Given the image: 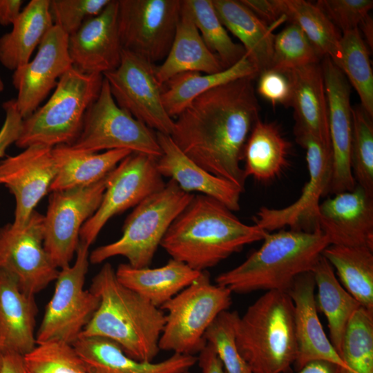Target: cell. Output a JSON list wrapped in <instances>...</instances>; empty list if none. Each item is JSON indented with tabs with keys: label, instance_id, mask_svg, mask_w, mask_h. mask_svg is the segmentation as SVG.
<instances>
[{
	"label": "cell",
	"instance_id": "6da1fadb",
	"mask_svg": "<svg viewBox=\"0 0 373 373\" xmlns=\"http://www.w3.org/2000/svg\"><path fill=\"white\" fill-rule=\"evenodd\" d=\"M253 78H242L197 97L176 117L171 137L208 172L245 190L240 166L249 135L259 119Z\"/></svg>",
	"mask_w": 373,
	"mask_h": 373
},
{
	"label": "cell",
	"instance_id": "7a4b0ae2",
	"mask_svg": "<svg viewBox=\"0 0 373 373\" xmlns=\"http://www.w3.org/2000/svg\"><path fill=\"white\" fill-rule=\"evenodd\" d=\"M268 233L242 222L216 199L198 194L171 224L160 246L171 258L201 272Z\"/></svg>",
	"mask_w": 373,
	"mask_h": 373
},
{
	"label": "cell",
	"instance_id": "3957f363",
	"mask_svg": "<svg viewBox=\"0 0 373 373\" xmlns=\"http://www.w3.org/2000/svg\"><path fill=\"white\" fill-rule=\"evenodd\" d=\"M89 289L99 298V304L79 337L106 338L135 360L153 361L160 351L163 310L122 285L109 262L93 278Z\"/></svg>",
	"mask_w": 373,
	"mask_h": 373
},
{
	"label": "cell",
	"instance_id": "277c9868",
	"mask_svg": "<svg viewBox=\"0 0 373 373\" xmlns=\"http://www.w3.org/2000/svg\"><path fill=\"white\" fill-rule=\"evenodd\" d=\"M329 245L320 229L269 233L258 250L238 266L220 274L216 284L236 294L258 290L287 292L298 276L312 271Z\"/></svg>",
	"mask_w": 373,
	"mask_h": 373
},
{
	"label": "cell",
	"instance_id": "5b68a950",
	"mask_svg": "<svg viewBox=\"0 0 373 373\" xmlns=\"http://www.w3.org/2000/svg\"><path fill=\"white\" fill-rule=\"evenodd\" d=\"M237 349L253 373H287L294 364L297 344L294 307L287 292L268 291L239 315Z\"/></svg>",
	"mask_w": 373,
	"mask_h": 373
},
{
	"label": "cell",
	"instance_id": "8992f818",
	"mask_svg": "<svg viewBox=\"0 0 373 373\" xmlns=\"http://www.w3.org/2000/svg\"><path fill=\"white\" fill-rule=\"evenodd\" d=\"M104 76L86 74L72 67L59 79L51 97L23 119L15 142L26 149L41 144L50 147L71 145L82 131L85 115L97 98Z\"/></svg>",
	"mask_w": 373,
	"mask_h": 373
},
{
	"label": "cell",
	"instance_id": "52a82bcc",
	"mask_svg": "<svg viewBox=\"0 0 373 373\" xmlns=\"http://www.w3.org/2000/svg\"><path fill=\"white\" fill-rule=\"evenodd\" d=\"M193 196L169 180L135 207L124 223L120 238L93 250L89 262L99 264L121 256L133 267H149L171 224Z\"/></svg>",
	"mask_w": 373,
	"mask_h": 373
},
{
	"label": "cell",
	"instance_id": "ba28073f",
	"mask_svg": "<svg viewBox=\"0 0 373 373\" xmlns=\"http://www.w3.org/2000/svg\"><path fill=\"white\" fill-rule=\"evenodd\" d=\"M231 292L211 283L207 271L166 303L165 323L159 341L160 350L195 356L207 344L204 334L222 312L232 304Z\"/></svg>",
	"mask_w": 373,
	"mask_h": 373
},
{
	"label": "cell",
	"instance_id": "9c48e42d",
	"mask_svg": "<svg viewBox=\"0 0 373 373\" xmlns=\"http://www.w3.org/2000/svg\"><path fill=\"white\" fill-rule=\"evenodd\" d=\"M88 249L80 242L75 263L59 269L54 294L36 333L37 344L57 340L72 345L97 310L99 298L84 289L90 262Z\"/></svg>",
	"mask_w": 373,
	"mask_h": 373
},
{
	"label": "cell",
	"instance_id": "30bf717a",
	"mask_svg": "<svg viewBox=\"0 0 373 373\" xmlns=\"http://www.w3.org/2000/svg\"><path fill=\"white\" fill-rule=\"evenodd\" d=\"M68 146L93 153L125 149L156 158L162 155L156 132L117 104L104 77L97 98L85 115L79 135Z\"/></svg>",
	"mask_w": 373,
	"mask_h": 373
},
{
	"label": "cell",
	"instance_id": "8fae6325",
	"mask_svg": "<svg viewBox=\"0 0 373 373\" xmlns=\"http://www.w3.org/2000/svg\"><path fill=\"white\" fill-rule=\"evenodd\" d=\"M118 28L123 49L155 62L171 47L182 0H117Z\"/></svg>",
	"mask_w": 373,
	"mask_h": 373
},
{
	"label": "cell",
	"instance_id": "7c38bea8",
	"mask_svg": "<svg viewBox=\"0 0 373 373\" xmlns=\"http://www.w3.org/2000/svg\"><path fill=\"white\" fill-rule=\"evenodd\" d=\"M156 161V157L132 153L106 175L101 203L80 230L81 242L90 247L112 217L135 207L165 186Z\"/></svg>",
	"mask_w": 373,
	"mask_h": 373
},
{
	"label": "cell",
	"instance_id": "4fadbf2b",
	"mask_svg": "<svg viewBox=\"0 0 373 373\" xmlns=\"http://www.w3.org/2000/svg\"><path fill=\"white\" fill-rule=\"evenodd\" d=\"M156 65L123 49L119 66L103 75L117 104L156 132L171 135L174 119L162 102L163 85L156 77Z\"/></svg>",
	"mask_w": 373,
	"mask_h": 373
},
{
	"label": "cell",
	"instance_id": "5bb4252c",
	"mask_svg": "<svg viewBox=\"0 0 373 373\" xmlns=\"http://www.w3.org/2000/svg\"><path fill=\"white\" fill-rule=\"evenodd\" d=\"M106 178L89 186L52 192L44 216V246L59 269L70 265L76 254L80 230L102 200Z\"/></svg>",
	"mask_w": 373,
	"mask_h": 373
},
{
	"label": "cell",
	"instance_id": "9a60e30c",
	"mask_svg": "<svg viewBox=\"0 0 373 373\" xmlns=\"http://www.w3.org/2000/svg\"><path fill=\"white\" fill-rule=\"evenodd\" d=\"M296 140L306 150L309 180L292 204L280 209L263 207L256 212L254 224L269 233L286 227L305 232L319 229L320 200L328 193L331 179V151L309 135Z\"/></svg>",
	"mask_w": 373,
	"mask_h": 373
},
{
	"label": "cell",
	"instance_id": "2e32d148",
	"mask_svg": "<svg viewBox=\"0 0 373 373\" xmlns=\"http://www.w3.org/2000/svg\"><path fill=\"white\" fill-rule=\"evenodd\" d=\"M0 270L33 295L56 280L59 269L44 246V215L35 210L21 227L12 223L0 227Z\"/></svg>",
	"mask_w": 373,
	"mask_h": 373
},
{
	"label": "cell",
	"instance_id": "e0dca14e",
	"mask_svg": "<svg viewBox=\"0 0 373 373\" xmlns=\"http://www.w3.org/2000/svg\"><path fill=\"white\" fill-rule=\"evenodd\" d=\"M328 109L332 173L328 193L352 191L356 185L351 168L352 135L350 86L329 57L321 64Z\"/></svg>",
	"mask_w": 373,
	"mask_h": 373
},
{
	"label": "cell",
	"instance_id": "ac0fdd59",
	"mask_svg": "<svg viewBox=\"0 0 373 373\" xmlns=\"http://www.w3.org/2000/svg\"><path fill=\"white\" fill-rule=\"evenodd\" d=\"M68 36L53 25L38 46L35 57L13 71L15 99L23 119L32 114L55 88L59 78L73 66L68 52Z\"/></svg>",
	"mask_w": 373,
	"mask_h": 373
},
{
	"label": "cell",
	"instance_id": "d6986e66",
	"mask_svg": "<svg viewBox=\"0 0 373 373\" xmlns=\"http://www.w3.org/2000/svg\"><path fill=\"white\" fill-rule=\"evenodd\" d=\"M52 149L41 144L32 145L0 161V184L9 189L16 201L14 227L24 226L49 191L57 173Z\"/></svg>",
	"mask_w": 373,
	"mask_h": 373
},
{
	"label": "cell",
	"instance_id": "ffe728a7",
	"mask_svg": "<svg viewBox=\"0 0 373 373\" xmlns=\"http://www.w3.org/2000/svg\"><path fill=\"white\" fill-rule=\"evenodd\" d=\"M117 15V0H111L102 12L68 36V52L75 68L103 75L119 66L123 47Z\"/></svg>",
	"mask_w": 373,
	"mask_h": 373
},
{
	"label": "cell",
	"instance_id": "44dd1931",
	"mask_svg": "<svg viewBox=\"0 0 373 373\" xmlns=\"http://www.w3.org/2000/svg\"><path fill=\"white\" fill-rule=\"evenodd\" d=\"M318 227L330 245L373 249V195L358 184L320 204Z\"/></svg>",
	"mask_w": 373,
	"mask_h": 373
},
{
	"label": "cell",
	"instance_id": "7402d4cb",
	"mask_svg": "<svg viewBox=\"0 0 373 373\" xmlns=\"http://www.w3.org/2000/svg\"><path fill=\"white\" fill-rule=\"evenodd\" d=\"M315 281L312 271L298 276L287 291L294 307L297 354L296 370L313 361H325L340 368L344 363L326 336L316 305Z\"/></svg>",
	"mask_w": 373,
	"mask_h": 373
},
{
	"label": "cell",
	"instance_id": "603a6c76",
	"mask_svg": "<svg viewBox=\"0 0 373 373\" xmlns=\"http://www.w3.org/2000/svg\"><path fill=\"white\" fill-rule=\"evenodd\" d=\"M162 150L156 166L163 177L169 178L186 193L198 192L216 199L232 211L240 209L243 191L235 184L218 177L189 158L170 135L156 132Z\"/></svg>",
	"mask_w": 373,
	"mask_h": 373
},
{
	"label": "cell",
	"instance_id": "cb8c5ba5",
	"mask_svg": "<svg viewBox=\"0 0 373 373\" xmlns=\"http://www.w3.org/2000/svg\"><path fill=\"white\" fill-rule=\"evenodd\" d=\"M72 345L88 373H186L197 363L196 356L175 353L160 362L139 361L99 336L79 337Z\"/></svg>",
	"mask_w": 373,
	"mask_h": 373
},
{
	"label": "cell",
	"instance_id": "d4e9b609",
	"mask_svg": "<svg viewBox=\"0 0 373 373\" xmlns=\"http://www.w3.org/2000/svg\"><path fill=\"white\" fill-rule=\"evenodd\" d=\"M285 74L291 86L289 106L294 111L295 136L309 135L330 149L327 102L321 65L310 64Z\"/></svg>",
	"mask_w": 373,
	"mask_h": 373
},
{
	"label": "cell",
	"instance_id": "484cf974",
	"mask_svg": "<svg viewBox=\"0 0 373 373\" xmlns=\"http://www.w3.org/2000/svg\"><path fill=\"white\" fill-rule=\"evenodd\" d=\"M38 307L35 295L23 291L17 280L0 270V352L24 356L37 345Z\"/></svg>",
	"mask_w": 373,
	"mask_h": 373
},
{
	"label": "cell",
	"instance_id": "4316f807",
	"mask_svg": "<svg viewBox=\"0 0 373 373\" xmlns=\"http://www.w3.org/2000/svg\"><path fill=\"white\" fill-rule=\"evenodd\" d=\"M224 69L218 56L207 47L182 0L180 17L170 50L162 64L155 67L159 83L164 85L175 75L184 72L212 74Z\"/></svg>",
	"mask_w": 373,
	"mask_h": 373
},
{
	"label": "cell",
	"instance_id": "83f0119b",
	"mask_svg": "<svg viewBox=\"0 0 373 373\" xmlns=\"http://www.w3.org/2000/svg\"><path fill=\"white\" fill-rule=\"evenodd\" d=\"M222 25L242 44L249 59L259 75L269 69L273 55L274 30L282 21L267 25L241 1L212 0Z\"/></svg>",
	"mask_w": 373,
	"mask_h": 373
},
{
	"label": "cell",
	"instance_id": "f1b7e54d",
	"mask_svg": "<svg viewBox=\"0 0 373 373\" xmlns=\"http://www.w3.org/2000/svg\"><path fill=\"white\" fill-rule=\"evenodd\" d=\"M117 280L154 306L161 308L200 274L186 264L170 259L157 268H135L122 263L115 270Z\"/></svg>",
	"mask_w": 373,
	"mask_h": 373
},
{
	"label": "cell",
	"instance_id": "f546056e",
	"mask_svg": "<svg viewBox=\"0 0 373 373\" xmlns=\"http://www.w3.org/2000/svg\"><path fill=\"white\" fill-rule=\"evenodd\" d=\"M57 173L49 191L83 187L93 184L106 176L132 152L125 149L93 153L77 151L68 145L52 149Z\"/></svg>",
	"mask_w": 373,
	"mask_h": 373
},
{
	"label": "cell",
	"instance_id": "4dcf8cb0",
	"mask_svg": "<svg viewBox=\"0 0 373 373\" xmlns=\"http://www.w3.org/2000/svg\"><path fill=\"white\" fill-rule=\"evenodd\" d=\"M50 0H31L22 8L12 28L0 37V63L15 70L30 60L47 32L53 26Z\"/></svg>",
	"mask_w": 373,
	"mask_h": 373
},
{
	"label": "cell",
	"instance_id": "1f68e13d",
	"mask_svg": "<svg viewBox=\"0 0 373 373\" xmlns=\"http://www.w3.org/2000/svg\"><path fill=\"white\" fill-rule=\"evenodd\" d=\"M258 76L257 68L246 54L234 65L216 73H182L163 85V105L171 118L177 117L193 100L204 93L239 79H255Z\"/></svg>",
	"mask_w": 373,
	"mask_h": 373
},
{
	"label": "cell",
	"instance_id": "d6a6232c",
	"mask_svg": "<svg viewBox=\"0 0 373 373\" xmlns=\"http://www.w3.org/2000/svg\"><path fill=\"white\" fill-rule=\"evenodd\" d=\"M290 143L276 124L256 121L243 151L244 172L260 182L276 178L287 166Z\"/></svg>",
	"mask_w": 373,
	"mask_h": 373
},
{
	"label": "cell",
	"instance_id": "836d02e7",
	"mask_svg": "<svg viewBox=\"0 0 373 373\" xmlns=\"http://www.w3.org/2000/svg\"><path fill=\"white\" fill-rule=\"evenodd\" d=\"M318 294L317 311L327 320L329 341L339 354L347 326L359 303L341 285L329 262L321 256L312 271Z\"/></svg>",
	"mask_w": 373,
	"mask_h": 373
},
{
	"label": "cell",
	"instance_id": "e575fe53",
	"mask_svg": "<svg viewBox=\"0 0 373 373\" xmlns=\"http://www.w3.org/2000/svg\"><path fill=\"white\" fill-rule=\"evenodd\" d=\"M344 288L361 305L373 312V249L329 245L322 252Z\"/></svg>",
	"mask_w": 373,
	"mask_h": 373
},
{
	"label": "cell",
	"instance_id": "d590c367",
	"mask_svg": "<svg viewBox=\"0 0 373 373\" xmlns=\"http://www.w3.org/2000/svg\"><path fill=\"white\" fill-rule=\"evenodd\" d=\"M286 21L297 25L324 57L337 66L341 35L337 28L316 5L304 0H280Z\"/></svg>",
	"mask_w": 373,
	"mask_h": 373
},
{
	"label": "cell",
	"instance_id": "8d00e7d4",
	"mask_svg": "<svg viewBox=\"0 0 373 373\" xmlns=\"http://www.w3.org/2000/svg\"><path fill=\"white\" fill-rule=\"evenodd\" d=\"M337 66L358 93L361 106L373 117V73L369 51L358 28L343 32Z\"/></svg>",
	"mask_w": 373,
	"mask_h": 373
},
{
	"label": "cell",
	"instance_id": "74e56055",
	"mask_svg": "<svg viewBox=\"0 0 373 373\" xmlns=\"http://www.w3.org/2000/svg\"><path fill=\"white\" fill-rule=\"evenodd\" d=\"M202 39L216 55L223 68L237 63L245 55L242 45L232 41L221 23L212 0H184Z\"/></svg>",
	"mask_w": 373,
	"mask_h": 373
},
{
	"label": "cell",
	"instance_id": "f35d334b",
	"mask_svg": "<svg viewBox=\"0 0 373 373\" xmlns=\"http://www.w3.org/2000/svg\"><path fill=\"white\" fill-rule=\"evenodd\" d=\"M339 355L345 367L340 373H373V312L359 307L343 336Z\"/></svg>",
	"mask_w": 373,
	"mask_h": 373
},
{
	"label": "cell",
	"instance_id": "ab89813d",
	"mask_svg": "<svg viewBox=\"0 0 373 373\" xmlns=\"http://www.w3.org/2000/svg\"><path fill=\"white\" fill-rule=\"evenodd\" d=\"M323 57L303 30L290 23L275 35L269 70L287 73L294 69L319 64Z\"/></svg>",
	"mask_w": 373,
	"mask_h": 373
},
{
	"label": "cell",
	"instance_id": "60d3db41",
	"mask_svg": "<svg viewBox=\"0 0 373 373\" xmlns=\"http://www.w3.org/2000/svg\"><path fill=\"white\" fill-rule=\"evenodd\" d=\"M351 168L356 184L373 195L372 119L361 106L352 107Z\"/></svg>",
	"mask_w": 373,
	"mask_h": 373
},
{
	"label": "cell",
	"instance_id": "b9f144b4",
	"mask_svg": "<svg viewBox=\"0 0 373 373\" xmlns=\"http://www.w3.org/2000/svg\"><path fill=\"white\" fill-rule=\"evenodd\" d=\"M26 373H88L72 345L52 340L23 356Z\"/></svg>",
	"mask_w": 373,
	"mask_h": 373
},
{
	"label": "cell",
	"instance_id": "7bdbcfd3",
	"mask_svg": "<svg viewBox=\"0 0 373 373\" xmlns=\"http://www.w3.org/2000/svg\"><path fill=\"white\" fill-rule=\"evenodd\" d=\"M238 316L236 311L222 312L209 327L204 338L214 347L227 373H253L236 345L235 325Z\"/></svg>",
	"mask_w": 373,
	"mask_h": 373
},
{
	"label": "cell",
	"instance_id": "ee69618b",
	"mask_svg": "<svg viewBox=\"0 0 373 373\" xmlns=\"http://www.w3.org/2000/svg\"><path fill=\"white\" fill-rule=\"evenodd\" d=\"M111 0H50L53 25L68 36L75 33L88 19L98 15Z\"/></svg>",
	"mask_w": 373,
	"mask_h": 373
},
{
	"label": "cell",
	"instance_id": "f6af8a7d",
	"mask_svg": "<svg viewBox=\"0 0 373 373\" xmlns=\"http://www.w3.org/2000/svg\"><path fill=\"white\" fill-rule=\"evenodd\" d=\"M343 32L358 28L373 7L372 0H319L315 3Z\"/></svg>",
	"mask_w": 373,
	"mask_h": 373
},
{
	"label": "cell",
	"instance_id": "bcb514c9",
	"mask_svg": "<svg viewBox=\"0 0 373 373\" xmlns=\"http://www.w3.org/2000/svg\"><path fill=\"white\" fill-rule=\"evenodd\" d=\"M257 91L272 104L289 106L291 86L285 73L267 70L259 75Z\"/></svg>",
	"mask_w": 373,
	"mask_h": 373
},
{
	"label": "cell",
	"instance_id": "7dc6e473",
	"mask_svg": "<svg viewBox=\"0 0 373 373\" xmlns=\"http://www.w3.org/2000/svg\"><path fill=\"white\" fill-rule=\"evenodd\" d=\"M2 107L5 112V119L0 128V158L5 155L12 144H15L20 135L23 122L15 99L3 102Z\"/></svg>",
	"mask_w": 373,
	"mask_h": 373
},
{
	"label": "cell",
	"instance_id": "c3c4849f",
	"mask_svg": "<svg viewBox=\"0 0 373 373\" xmlns=\"http://www.w3.org/2000/svg\"><path fill=\"white\" fill-rule=\"evenodd\" d=\"M241 2L269 26L286 21L280 0H241Z\"/></svg>",
	"mask_w": 373,
	"mask_h": 373
},
{
	"label": "cell",
	"instance_id": "681fc988",
	"mask_svg": "<svg viewBox=\"0 0 373 373\" xmlns=\"http://www.w3.org/2000/svg\"><path fill=\"white\" fill-rule=\"evenodd\" d=\"M197 363L202 373H227L214 347L208 342L198 353Z\"/></svg>",
	"mask_w": 373,
	"mask_h": 373
},
{
	"label": "cell",
	"instance_id": "f907efd6",
	"mask_svg": "<svg viewBox=\"0 0 373 373\" xmlns=\"http://www.w3.org/2000/svg\"><path fill=\"white\" fill-rule=\"evenodd\" d=\"M22 0H0V25H12L22 10Z\"/></svg>",
	"mask_w": 373,
	"mask_h": 373
},
{
	"label": "cell",
	"instance_id": "816d5d0a",
	"mask_svg": "<svg viewBox=\"0 0 373 373\" xmlns=\"http://www.w3.org/2000/svg\"><path fill=\"white\" fill-rule=\"evenodd\" d=\"M0 373H26L23 356L12 352H1Z\"/></svg>",
	"mask_w": 373,
	"mask_h": 373
},
{
	"label": "cell",
	"instance_id": "f5cc1de1",
	"mask_svg": "<svg viewBox=\"0 0 373 373\" xmlns=\"http://www.w3.org/2000/svg\"><path fill=\"white\" fill-rule=\"evenodd\" d=\"M296 373H340V366L325 361H313L306 363Z\"/></svg>",
	"mask_w": 373,
	"mask_h": 373
},
{
	"label": "cell",
	"instance_id": "db71d44e",
	"mask_svg": "<svg viewBox=\"0 0 373 373\" xmlns=\"http://www.w3.org/2000/svg\"><path fill=\"white\" fill-rule=\"evenodd\" d=\"M359 30L363 32L367 44L372 48L373 46V20L368 15L359 24Z\"/></svg>",
	"mask_w": 373,
	"mask_h": 373
},
{
	"label": "cell",
	"instance_id": "11a10c76",
	"mask_svg": "<svg viewBox=\"0 0 373 373\" xmlns=\"http://www.w3.org/2000/svg\"><path fill=\"white\" fill-rule=\"evenodd\" d=\"M4 89V84L3 80L1 79L0 77V93L2 92Z\"/></svg>",
	"mask_w": 373,
	"mask_h": 373
},
{
	"label": "cell",
	"instance_id": "9f6ffc18",
	"mask_svg": "<svg viewBox=\"0 0 373 373\" xmlns=\"http://www.w3.org/2000/svg\"><path fill=\"white\" fill-rule=\"evenodd\" d=\"M0 366H1V352H0Z\"/></svg>",
	"mask_w": 373,
	"mask_h": 373
},
{
	"label": "cell",
	"instance_id": "6f0895ef",
	"mask_svg": "<svg viewBox=\"0 0 373 373\" xmlns=\"http://www.w3.org/2000/svg\"><path fill=\"white\" fill-rule=\"evenodd\" d=\"M186 373H191V372L189 371V372H186Z\"/></svg>",
	"mask_w": 373,
	"mask_h": 373
}]
</instances>
